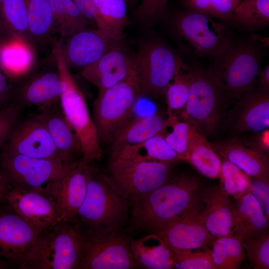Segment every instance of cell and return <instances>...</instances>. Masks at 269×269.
Listing matches in <instances>:
<instances>
[{
    "label": "cell",
    "mask_w": 269,
    "mask_h": 269,
    "mask_svg": "<svg viewBox=\"0 0 269 269\" xmlns=\"http://www.w3.org/2000/svg\"><path fill=\"white\" fill-rule=\"evenodd\" d=\"M174 268L179 269H215L211 250L192 252L191 250H173Z\"/></svg>",
    "instance_id": "60d3db41"
},
{
    "label": "cell",
    "mask_w": 269,
    "mask_h": 269,
    "mask_svg": "<svg viewBox=\"0 0 269 269\" xmlns=\"http://www.w3.org/2000/svg\"><path fill=\"white\" fill-rule=\"evenodd\" d=\"M241 0V1H242L243 0Z\"/></svg>",
    "instance_id": "11a10c76"
},
{
    "label": "cell",
    "mask_w": 269,
    "mask_h": 269,
    "mask_svg": "<svg viewBox=\"0 0 269 269\" xmlns=\"http://www.w3.org/2000/svg\"><path fill=\"white\" fill-rule=\"evenodd\" d=\"M20 110L21 105L16 103L7 105L0 111V148L11 129L18 122Z\"/></svg>",
    "instance_id": "7bdbcfd3"
},
{
    "label": "cell",
    "mask_w": 269,
    "mask_h": 269,
    "mask_svg": "<svg viewBox=\"0 0 269 269\" xmlns=\"http://www.w3.org/2000/svg\"><path fill=\"white\" fill-rule=\"evenodd\" d=\"M12 82L0 68V107L6 106L13 96Z\"/></svg>",
    "instance_id": "bcb514c9"
},
{
    "label": "cell",
    "mask_w": 269,
    "mask_h": 269,
    "mask_svg": "<svg viewBox=\"0 0 269 269\" xmlns=\"http://www.w3.org/2000/svg\"><path fill=\"white\" fill-rule=\"evenodd\" d=\"M88 163L87 192L78 211V222L85 230L99 233L120 231L128 216V202Z\"/></svg>",
    "instance_id": "3957f363"
},
{
    "label": "cell",
    "mask_w": 269,
    "mask_h": 269,
    "mask_svg": "<svg viewBox=\"0 0 269 269\" xmlns=\"http://www.w3.org/2000/svg\"><path fill=\"white\" fill-rule=\"evenodd\" d=\"M105 178L117 192L132 203L171 178L170 163L157 161L111 159Z\"/></svg>",
    "instance_id": "52a82bcc"
},
{
    "label": "cell",
    "mask_w": 269,
    "mask_h": 269,
    "mask_svg": "<svg viewBox=\"0 0 269 269\" xmlns=\"http://www.w3.org/2000/svg\"><path fill=\"white\" fill-rule=\"evenodd\" d=\"M134 59L141 95L153 98L165 96L174 75L186 66L178 54L158 39L142 43Z\"/></svg>",
    "instance_id": "ba28073f"
},
{
    "label": "cell",
    "mask_w": 269,
    "mask_h": 269,
    "mask_svg": "<svg viewBox=\"0 0 269 269\" xmlns=\"http://www.w3.org/2000/svg\"><path fill=\"white\" fill-rule=\"evenodd\" d=\"M250 192L269 218V177H252Z\"/></svg>",
    "instance_id": "f6af8a7d"
},
{
    "label": "cell",
    "mask_w": 269,
    "mask_h": 269,
    "mask_svg": "<svg viewBox=\"0 0 269 269\" xmlns=\"http://www.w3.org/2000/svg\"><path fill=\"white\" fill-rule=\"evenodd\" d=\"M233 203L234 235L242 241L268 234L269 218L260 204L251 193Z\"/></svg>",
    "instance_id": "d4e9b609"
},
{
    "label": "cell",
    "mask_w": 269,
    "mask_h": 269,
    "mask_svg": "<svg viewBox=\"0 0 269 269\" xmlns=\"http://www.w3.org/2000/svg\"><path fill=\"white\" fill-rule=\"evenodd\" d=\"M199 196L206 206L198 218L208 231L216 239L233 236V203L222 185L206 188Z\"/></svg>",
    "instance_id": "44dd1931"
},
{
    "label": "cell",
    "mask_w": 269,
    "mask_h": 269,
    "mask_svg": "<svg viewBox=\"0 0 269 269\" xmlns=\"http://www.w3.org/2000/svg\"><path fill=\"white\" fill-rule=\"evenodd\" d=\"M84 231V252L79 269L139 268L132 252L131 239L121 230L107 233Z\"/></svg>",
    "instance_id": "8fae6325"
},
{
    "label": "cell",
    "mask_w": 269,
    "mask_h": 269,
    "mask_svg": "<svg viewBox=\"0 0 269 269\" xmlns=\"http://www.w3.org/2000/svg\"><path fill=\"white\" fill-rule=\"evenodd\" d=\"M35 58L34 44L27 39L11 36L0 46V68L11 82L30 73Z\"/></svg>",
    "instance_id": "484cf974"
},
{
    "label": "cell",
    "mask_w": 269,
    "mask_h": 269,
    "mask_svg": "<svg viewBox=\"0 0 269 269\" xmlns=\"http://www.w3.org/2000/svg\"><path fill=\"white\" fill-rule=\"evenodd\" d=\"M187 11L229 21L240 0H181Z\"/></svg>",
    "instance_id": "ab89813d"
},
{
    "label": "cell",
    "mask_w": 269,
    "mask_h": 269,
    "mask_svg": "<svg viewBox=\"0 0 269 269\" xmlns=\"http://www.w3.org/2000/svg\"><path fill=\"white\" fill-rule=\"evenodd\" d=\"M200 183L195 177L180 174L133 202L134 227L154 233L187 215L199 212L197 193Z\"/></svg>",
    "instance_id": "6da1fadb"
},
{
    "label": "cell",
    "mask_w": 269,
    "mask_h": 269,
    "mask_svg": "<svg viewBox=\"0 0 269 269\" xmlns=\"http://www.w3.org/2000/svg\"><path fill=\"white\" fill-rule=\"evenodd\" d=\"M65 83L58 71H47L37 74L14 89L17 103L20 105L36 106L41 109L60 101Z\"/></svg>",
    "instance_id": "cb8c5ba5"
},
{
    "label": "cell",
    "mask_w": 269,
    "mask_h": 269,
    "mask_svg": "<svg viewBox=\"0 0 269 269\" xmlns=\"http://www.w3.org/2000/svg\"><path fill=\"white\" fill-rule=\"evenodd\" d=\"M173 27L186 55L214 58L222 55L233 41L231 30L212 17L193 11H179Z\"/></svg>",
    "instance_id": "5b68a950"
},
{
    "label": "cell",
    "mask_w": 269,
    "mask_h": 269,
    "mask_svg": "<svg viewBox=\"0 0 269 269\" xmlns=\"http://www.w3.org/2000/svg\"><path fill=\"white\" fill-rule=\"evenodd\" d=\"M88 20L95 22L97 10L94 0H72Z\"/></svg>",
    "instance_id": "7dc6e473"
},
{
    "label": "cell",
    "mask_w": 269,
    "mask_h": 269,
    "mask_svg": "<svg viewBox=\"0 0 269 269\" xmlns=\"http://www.w3.org/2000/svg\"><path fill=\"white\" fill-rule=\"evenodd\" d=\"M214 150L251 177H269V154L252 141L236 137L211 142Z\"/></svg>",
    "instance_id": "ffe728a7"
},
{
    "label": "cell",
    "mask_w": 269,
    "mask_h": 269,
    "mask_svg": "<svg viewBox=\"0 0 269 269\" xmlns=\"http://www.w3.org/2000/svg\"><path fill=\"white\" fill-rule=\"evenodd\" d=\"M168 0H142L136 10L137 17L143 21H154L161 17Z\"/></svg>",
    "instance_id": "ee69618b"
},
{
    "label": "cell",
    "mask_w": 269,
    "mask_h": 269,
    "mask_svg": "<svg viewBox=\"0 0 269 269\" xmlns=\"http://www.w3.org/2000/svg\"><path fill=\"white\" fill-rule=\"evenodd\" d=\"M219 178L225 191L236 200L251 192V177L235 164L223 158Z\"/></svg>",
    "instance_id": "8d00e7d4"
},
{
    "label": "cell",
    "mask_w": 269,
    "mask_h": 269,
    "mask_svg": "<svg viewBox=\"0 0 269 269\" xmlns=\"http://www.w3.org/2000/svg\"><path fill=\"white\" fill-rule=\"evenodd\" d=\"M191 78V69L186 65L176 73L169 84L165 95L169 117L185 107L189 95Z\"/></svg>",
    "instance_id": "74e56055"
},
{
    "label": "cell",
    "mask_w": 269,
    "mask_h": 269,
    "mask_svg": "<svg viewBox=\"0 0 269 269\" xmlns=\"http://www.w3.org/2000/svg\"><path fill=\"white\" fill-rule=\"evenodd\" d=\"M62 50L68 66L84 68L122 42L98 28H85L67 37Z\"/></svg>",
    "instance_id": "ac0fdd59"
},
{
    "label": "cell",
    "mask_w": 269,
    "mask_h": 269,
    "mask_svg": "<svg viewBox=\"0 0 269 269\" xmlns=\"http://www.w3.org/2000/svg\"><path fill=\"white\" fill-rule=\"evenodd\" d=\"M136 0H125L127 3L131 4L133 3L134 1H135Z\"/></svg>",
    "instance_id": "db71d44e"
},
{
    "label": "cell",
    "mask_w": 269,
    "mask_h": 269,
    "mask_svg": "<svg viewBox=\"0 0 269 269\" xmlns=\"http://www.w3.org/2000/svg\"><path fill=\"white\" fill-rule=\"evenodd\" d=\"M88 163L81 160L62 177L47 187L56 203L59 223L77 221L87 192Z\"/></svg>",
    "instance_id": "2e32d148"
},
{
    "label": "cell",
    "mask_w": 269,
    "mask_h": 269,
    "mask_svg": "<svg viewBox=\"0 0 269 269\" xmlns=\"http://www.w3.org/2000/svg\"><path fill=\"white\" fill-rule=\"evenodd\" d=\"M132 252L138 267L147 269L174 268L172 251L155 234L131 239Z\"/></svg>",
    "instance_id": "83f0119b"
},
{
    "label": "cell",
    "mask_w": 269,
    "mask_h": 269,
    "mask_svg": "<svg viewBox=\"0 0 269 269\" xmlns=\"http://www.w3.org/2000/svg\"><path fill=\"white\" fill-rule=\"evenodd\" d=\"M242 242L247 258L253 268L256 269H269V233L243 240Z\"/></svg>",
    "instance_id": "b9f144b4"
},
{
    "label": "cell",
    "mask_w": 269,
    "mask_h": 269,
    "mask_svg": "<svg viewBox=\"0 0 269 269\" xmlns=\"http://www.w3.org/2000/svg\"><path fill=\"white\" fill-rule=\"evenodd\" d=\"M251 39L253 42H256L259 41L264 43L265 47H267L269 45V38L268 37H262L259 35L253 34L252 35Z\"/></svg>",
    "instance_id": "f907efd6"
},
{
    "label": "cell",
    "mask_w": 269,
    "mask_h": 269,
    "mask_svg": "<svg viewBox=\"0 0 269 269\" xmlns=\"http://www.w3.org/2000/svg\"><path fill=\"white\" fill-rule=\"evenodd\" d=\"M165 121L158 114L130 119L115 133L110 142L112 153L141 143L160 134Z\"/></svg>",
    "instance_id": "4316f807"
},
{
    "label": "cell",
    "mask_w": 269,
    "mask_h": 269,
    "mask_svg": "<svg viewBox=\"0 0 269 269\" xmlns=\"http://www.w3.org/2000/svg\"><path fill=\"white\" fill-rule=\"evenodd\" d=\"M17 123L6 138L3 150L62 162L41 113L22 123Z\"/></svg>",
    "instance_id": "5bb4252c"
},
{
    "label": "cell",
    "mask_w": 269,
    "mask_h": 269,
    "mask_svg": "<svg viewBox=\"0 0 269 269\" xmlns=\"http://www.w3.org/2000/svg\"><path fill=\"white\" fill-rule=\"evenodd\" d=\"M10 185L0 172V205L5 203L7 192Z\"/></svg>",
    "instance_id": "681fc988"
},
{
    "label": "cell",
    "mask_w": 269,
    "mask_h": 269,
    "mask_svg": "<svg viewBox=\"0 0 269 269\" xmlns=\"http://www.w3.org/2000/svg\"><path fill=\"white\" fill-rule=\"evenodd\" d=\"M255 42L233 41L224 53L213 58L208 69L226 96L242 97L255 86L263 55Z\"/></svg>",
    "instance_id": "8992f818"
},
{
    "label": "cell",
    "mask_w": 269,
    "mask_h": 269,
    "mask_svg": "<svg viewBox=\"0 0 269 269\" xmlns=\"http://www.w3.org/2000/svg\"><path fill=\"white\" fill-rule=\"evenodd\" d=\"M5 203L41 233L59 223L57 205L48 190L10 186Z\"/></svg>",
    "instance_id": "4fadbf2b"
},
{
    "label": "cell",
    "mask_w": 269,
    "mask_h": 269,
    "mask_svg": "<svg viewBox=\"0 0 269 269\" xmlns=\"http://www.w3.org/2000/svg\"><path fill=\"white\" fill-rule=\"evenodd\" d=\"M0 22L10 35L31 41L25 0H0Z\"/></svg>",
    "instance_id": "e575fe53"
},
{
    "label": "cell",
    "mask_w": 269,
    "mask_h": 269,
    "mask_svg": "<svg viewBox=\"0 0 269 269\" xmlns=\"http://www.w3.org/2000/svg\"><path fill=\"white\" fill-rule=\"evenodd\" d=\"M11 36H12L5 31L0 22V46L5 40Z\"/></svg>",
    "instance_id": "816d5d0a"
},
{
    "label": "cell",
    "mask_w": 269,
    "mask_h": 269,
    "mask_svg": "<svg viewBox=\"0 0 269 269\" xmlns=\"http://www.w3.org/2000/svg\"><path fill=\"white\" fill-rule=\"evenodd\" d=\"M4 204L0 205V258L18 267L41 233Z\"/></svg>",
    "instance_id": "9a60e30c"
},
{
    "label": "cell",
    "mask_w": 269,
    "mask_h": 269,
    "mask_svg": "<svg viewBox=\"0 0 269 269\" xmlns=\"http://www.w3.org/2000/svg\"><path fill=\"white\" fill-rule=\"evenodd\" d=\"M54 25L61 38L87 28L88 20L72 0H48Z\"/></svg>",
    "instance_id": "1f68e13d"
},
{
    "label": "cell",
    "mask_w": 269,
    "mask_h": 269,
    "mask_svg": "<svg viewBox=\"0 0 269 269\" xmlns=\"http://www.w3.org/2000/svg\"><path fill=\"white\" fill-rule=\"evenodd\" d=\"M9 266L10 264L7 262L0 258V269H6Z\"/></svg>",
    "instance_id": "f5cc1de1"
},
{
    "label": "cell",
    "mask_w": 269,
    "mask_h": 269,
    "mask_svg": "<svg viewBox=\"0 0 269 269\" xmlns=\"http://www.w3.org/2000/svg\"><path fill=\"white\" fill-rule=\"evenodd\" d=\"M122 42L99 60L83 68L81 72L84 78L98 88L99 92L110 88L135 71L134 57L126 50Z\"/></svg>",
    "instance_id": "e0dca14e"
},
{
    "label": "cell",
    "mask_w": 269,
    "mask_h": 269,
    "mask_svg": "<svg viewBox=\"0 0 269 269\" xmlns=\"http://www.w3.org/2000/svg\"><path fill=\"white\" fill-rule=\"evenodd\" d=\"M212 258L215 269H237L245 259L242 240L235 235L216 238Z\"/></svg>",
    "instance_id": "d590c367"
},
{
    "label": "cell",
    "mask_w": 269,
    "mask_h": 269,
    "mask_svg": "<svg viewBox=\"0 0 269 269\" xmlns=\"http://www.w3.org/2000/svg\"><path fill=\"white\" fill-rule=\"evenodd\" d=\"M57 70L65 83L60 98L61 111L80 142L82 160L86 163L100 160L102 151L96 126L85 97L78 87L63 55L61 42L53 43Z\"/></svg>",
    "instance_id": "277c9868"
},
{
    "label": "cell",
    "mask_w": 269,
    "mask_h": 269,
    "mask_svg": "<svg viewBox=\"0 0 269 269\" xmlns=\"http://www.w3.org/2000/svg\"><path fill=\"white\" fill-rule=\"evenodd\" d=\"M29 35L31 42L41 43L49 39L54 25L48 0H25Z\"/></svg>",
    "instance_id": "836d02e7"
},
{
    "label": "cell",
    "mask_w": 269,
    "mask_h": 269,
    "mask_svg": "<svg viewBox=\"0 0 269 269\" xmlns=\"http://www.w3.org/2000/svg\"><path fill=\"white\" fill-rule=\"evenodd\" d=\"M57 104L42 109V115L65 168L69 170L82 160L81 147L73 130Z\"/></svg>",
    "instance_id": "603a6c76"
},
{
    "label": "cell",
    "mask_w": 269,
    "mask_h": 269,
    "mask_svg": "<svg viewBox=\"0 0 269 269\" xmlns=\"http://www.w3.org/2000/svg\"><path fill=\"white\" fill-rule=\"evenodd\" d=\"M69 170L59 160L33 157L3 150L0 172L10 186L44 189Z\"/></svg>",
    "instance_id": "7c38bea8"
},
{
    "label": "cell",
    "mask_w": 269,
    "mask_h": 269,
    "mask_svg": "<svg viewBox=\"0 0 269 269\" xmlns=\"http://www.w3.org/2000/svg\"><path fill=\"white\" fill-rule=\"evenodd\" d=\"M259 87L266 90H269V65H267L260 70L258 76Z\"/></svg>",
    "instance_id": "c3c4849f"
},
{
    "label": "cell",
    "mask_w": 269,
    "mask_h": 269,
    "mask_svg": "<svg viewBox=\"0 0 269 269\" xmlns=\"http://www.w3.org/2000/svg\"><path fill=\"white\" fill-rule=\"evenodd\" d=\"M195 213L179 218L153 233L171 250H191L213 243L216 238L207 230Z\"/></svg>",
    "instance_id": "7402d4cb"
},
{
    "label": "cell",
    "mask_w": 269,
    "mask_h": 269,
    "mask_svg": "<svg viewBox=\"0 0 269 269\" xmlns=\"http://www.w3.org/2000/svg\"><path fill=\"white\" fill-rule=\"evenodd\" d=\"M94 3L97 28L122 40L124 29L129 22L125 0H94Z\"/></svg>",
    "instance_id": "4dcf8cb0"
},
{
    "label": "cell",
    "mask_w": 269,
    "mask_h": 269,
    "mask_svg": "<svg viewBox=\"0 0 269 269\" xmlns=\"http://www.w3.org/2000/svg\"><path fill=\"white\" fill-rule=\"evenodd\" d=\"M237 133H260L269 127V90L254 86L242 96L231 115Z\"/></svg>",
    "instance_id": "d6986e66"
},
{
    "label": "cell",
    "mask_w": 269,
    "mask_h": 269,
    "mask_svg": "<svg viewBox=\"0 0 269 269\" xmlns=\"http://www.w3.org/2000/svg\"><path fill=\"white\" fill-rule=\"evenodd\" d=\"M141 96L136 70L127 78L99 92L93 119L100 141L110 142L117 130L128 121Z\"/></svg>",
    "instance_id": "30bf717a"
},
{
    "label": "cell",
    "mask_w": 269,
    "mask_h": 269,
    "mask_svg": "<svg viewBox=\"0 0 269 269\" xmlns=\"http://www.w3.org/2000/svg\"><path fill=\"white\" fill-rule=\"evenodd\" d=\"M189 125L175 114L165 121L160 133L168 145L183 159L189 163L188 140Z\"/></svg>",
    "instance_id": "f35d334b"
},
{
    "label": "cell",
    "mask_w": 269,
    "mask_h": 269,
    "mask_svg": "<svg viewBox=\"0 0 269 269\" xmlns=\"http://www.w3.org/2000/svg\"><path fill=\"white\" fill-rule=\"evenodd\" d=\"M190 68L189 95L181 115L201 133L211 134L219 125L226 95L208 69L195 65Z\"/></svg>",
    "instance_id": "9c48e42d"
},
{
    "label": "cell",
    "mask_w": 269,
    "mask_h": 269,
    "mask_svg": "<svg viewBox=\"0 0 269 269\" xmlns=\"http://www.w3.org/2000/svg\"><path fill=\"white\" fill-rule=\"evenodd\" d=\"M123 158L171 163L183 161L160 134L138 144L126 146L111 154V159Z\"/></svg>",
    "instance_id": "f546056e"
},
{
    "label": "cell",
    "mask_w": 269,
    "mask_h": 269,
    "mask_svg": "<svg viewBox=\"0 0 269 269\" xmlns=\"http://www.w3.org/2000/svg\"><path fill=\"white\" fill-rule=\"evenodd\" d=\"M84 241V229L77 221L60 222L40 234L18 269H79Z\"/></svg>",
    "instance_id": "7a4b0ae2"
},
{
    "label": "cell",
    "mask_w": 269,
    "mask_h": 269,
    "mask_svg": "<svg viewBox=\"0 0 269 269\" xmlns=\"http://www.w3.org/2000/svg\"><path fill=\"white\" fill-rule=\"evenodd\" d=\"M246 30L253 31L269 24V0H243L229 20Z\"/></svg>",
    "instance_id": "d6a6232c"
},
{
    "label": "cell",
    "mask_w": 269,
    "mask_h": 269,
    "mask_svg": "<svg viewBox=\"0 0 269 269\" xmlns=\"http://www.w3.org/2000/svg\"><path fill=\"white\" fill-rule=\"evenodd\" d=\"M188 152L190 163L197 171L211 179L219 178L221 161L203 134L189 125Z\"/></svg>",
    "instance_id": "f1b7e54d"
}]
</instances>
